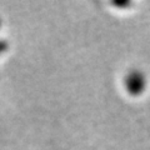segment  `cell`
I'll return each mask as SVG.
<instances>
[{"mask_svg": "<svg viewBox=\"0 0 150 150\" xmlns=\"http://www.w3.org/2000/svg\"><path fill=\"white\" fill-rule=\"evenodd\" d=\"M6 48H8V44L4 40H0V54H1L3 51H5Z\"/></svg>", "mask_w": 150, "mask_h": 150, "instance_id": "obj_1", "label": "cell"}]
</instances>
